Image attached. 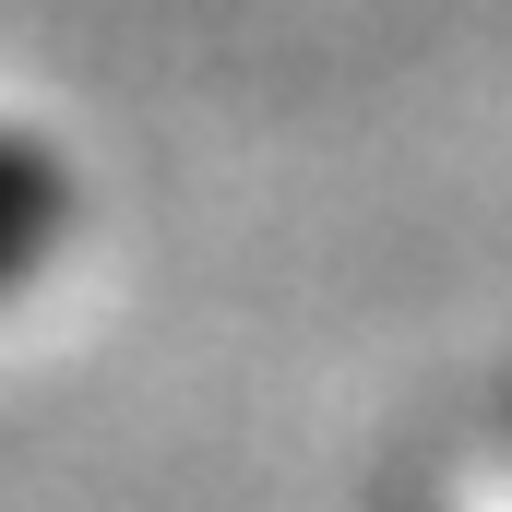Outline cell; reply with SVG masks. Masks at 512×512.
Returning <instances> with one entry per match:
<instances>
[{
	"instance_id": "1",
	"label": "cell",
	"mask_w": 512,
	"mask_h": 512,
	"mask_svg": "<svg viewBox=\"0 0 512 512\" xmlns=\"http://www.w3.org/2000/svg\"><path fill=\"white\" fill-rule=\"evenodd\" d=\"M60 227H72V179H60V155L24 143V131H0V298L60 251Z\"/></svg>"
}]
</instances>
